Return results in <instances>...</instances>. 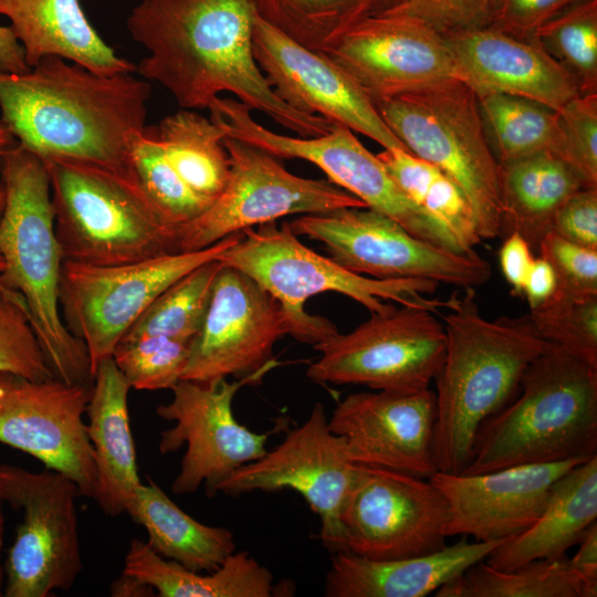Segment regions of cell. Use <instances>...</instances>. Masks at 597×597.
I'll list each match as a JSON object with an SVG mask.
<instances>
[{"instance_id": "ee69618b", "label": "cell", "mask_w": 597, "mask_h": 597, "mask_svg": "<svg viewBox=\"0 0 597 597\" xmlns=\"http://www.w3.org/2000/svg\"><path fill=\"white\" fill-rule=\"evenodd\" d=\"M553 268L557 290L577 297L597 296V250L547 232L537 249Z\"/></svg>"}, {"instance_id": "30bf717a", "label": "cell", "mask_w": 597, "mask_h": 597, "mask_svg": "<svg viewBox=\"0 0 597 597\" xmlns=\"http://www.w3.org/2000/svg\"><path fill=\"white\" fill-rule=\"evenodd\" d=\"M241 238L242 232H237L202 250L116 265L63 261L59 304L67 329L87 349L92 376L160 293L197 266L218 259Z\"/></svg>"}, {"instance_id": "4316f807", "label": "cell", "mask_w": 597, "mask_h": 597, "mask_svg": "<svg viewBox=\"0 0 597 597\" xmlns=\"http://www.w3.org/2000/svg\"><path fill=\"white\" fill-rule=\"evenodd\" d=\"M29 67L54 55L101 75L136 73V64L119 56L97 33L80 0H0Z\"/></svg>"}, {"instance_id": "484cf974", "label": "cell", "mask_w": 597, "mask_h": 597, "mask_svg": "<svg viewBox=\"0 0 597 597\" xmlns=\"http://www.w3.org/2000/svg\"><path fill=\"white\" fill-rule=\"evenodd\" d=\"M130 389L113 357H108L95 370L86 407V429L97 474L94 500L109 516L126 512L142 484L128 412Z\"/></svg>"}, {"instance_id": "ffe728a7", "label": "cell", "mask_w": 597, "mask_h": 597, "mask_svg": "<svg viewBox=\"0 0 597 597\" xmlns=\"http://www.w3.org/2000/svg\"><path fill=\"white\" fill-rule=\"evenodd\" d=\"M252 43L256 64L287 105L344 125L384 149L408 151L365 92L324 53L303 46L260 15L254 23Z\"/></svg>"}, {"instance_id": "ba28073f", "label": "cell", "mask_w": 597, "mask_h": 597, "mask_svg": "<svg viewBox=\"0 0 597 597\" xmlns=\"http://www.w3.org/2000/svg\"><path fill=\"white\" fill-rule=\"evenodd\" d=\"M241 232L242 238L217 260L252 277L284 310L310 327L320 343L339 333L329 320L304 310L305 302L320 293L346 295L371 314H384L394 307L385 301L433 313L447 307V301L426 297L436 292L439 283L421 279L379 280L356 274L304 245L287 222L281 227L275 221L268 222Z\"/></svg>"}, {"instance_id": "277c9868", "label": "cell", "mask_w": 597, "mask_h": 597, "mask_svg": "<svg viewBox=\"0 0 597 597\" xmlns=\"http://www.w3.org/2000/svg\"><path fill=\"white\" fill-rule=\"evenodd\" d=\"M4 207L0 217V284L22 296L55 378L92 386L84 343L66 327L59 304L64 261L54 229L45 163L19 143L0 150Z\"/></svg>"}, {"instance_id": "ac0fdd59", "label": "cell", "mask_w": 597, "mask_h": 597, "mask_svg": "<svg viewBox=\"0 0 597 597\" xmlns=\"http://www.w3.org/2000/svg\"><path fill=\"white\" fill-rule=\"evenodd\" d=\"M255 384L252 378L211 383L181 379L171 388V401L157 407L160 418L175 422L160 432V453L187 446L171 484L174 494L193 493L203 484L207 496H213L226 478L268 451L270 432L250 430L232 410L235 394Z\"/></svg>"}, {"instance_id": "9a60e30c", "label": "cell", "mask_w": 597, "mask_h": 597, "mask_svg": "<svg viewBox=\"0 0 597 597\" xmlns=\"http://www.w3.org/2000/svg\"><path fill=\"white\" fill-rule=\"evenodd\" d=\"M230 176L222 193L195 220L177 228L180 252L206 249L223 238L291 214L324 213L367 205L329 180L289 172L276 157L224 136Z\"/></svg>"}, {"instance_id": "f5cc1de1", "label": "cell", "mask_w": 597, "mask_h": 597, "mask_svg": "<svg viewBox=\"0 0 597 597\" xmlns=\"http://www.w3.org/2000/svg\"><path fill=\"white\" fill-rule=\"evenodd\" d=\"M109 591L114 597H149L155 593L146 583L124 573L111 584Z\"/></svg>"}, {"instance_id": "816d5d0a", "label": "cell", "mask_w": 597, "mask_h": 597, "mask_svg": "<svg viewBox=\"0 0 597 597\" xmlns=\"http://www.w3.org/2000/svg\"><path fill=\"white\" fill-rule=\"evenodd\" d=\"M30 70L24 51L9 25H0V71L25 73Z\"/></svg>"}, {"instance_id": "ab89813d", "label": "cell", "mask_w": 597, "mask_h": 597, "mask_svg": "<svg viewBox=\"0 0 597 597\" xmlns=\"http://www.w3.org/2000/svg\"><path fill=\"white\" fill-rule=\"evenodd\" d=\"M258 11L272 27L317 52L352 23L350 0H258Z\"/></svg>"}, {"instance_id": "836d02e7", "label": "cell", "mask_w": 597, "mask_h": 597, "mask_svg": "<svg viewBox=\"0 0 597 597\" xmlns=\"http://www.w3.org/2000/svg\"><path fill=\"white\" fill-rule=\"evenodd\" d=\"M434 597H579L568 558L536 559L510 570L484 561L441 586Z\"/></svg>"}, {"instance_id": "44dd1931", "label": "cell", "mask_w": 597, "mask_h": 597, "mask_svg": "<svg viewBox=\"0 0 597 597\" xmlns=\"http://www.w3.org/2000/svg\"><path fill=\"white\" fill-rule=\"evenodd\" d=\"M322 53L371 102L455 77L443 36L407 15L362 18L347 25Z\"/></svg>"}, {"instance_id": "6f0895ef", "label": "cell", "mask_w": 597, "mask_h": 597, "mask_svg": "<svg viewBox=\"0 0 597 597\" xmlns=\"http://www.w3.org/2000/svg\"><path fill=\"white\" fill-rule=\"evenodd\" d=\"M3 207H4V189H3V186L0 181V217L2 214V211H3Z\"/></svg>"}, {"instance_id": "f6af8a7d", "label": "cell", "mask_w": 597, "mask_h": 597, "mask_svg": "<svg viewBox=\"0 0 597 597\" xmlns=\"http://www.w3.org/2000/svg\"><path fill=\"white\" fill-rule=\"evenodd\" d=\"M493 1L406 0L386 13L418 19L439 34L447 35L486 27Z\"/></svg>"}, {"instance_id": "7dc6e473", "label": "cell", "mask_w": 597, "mask_h": 597, "mask_svg": "<svg viewBox=\"0 0 597 597\" xmlns=\"http://www.w3.org/2000/svg\"><path fill=\"white\" fill-rule=\"evenodd\" d=\"M551 231L572 243L597 250V188L573 193L556 210Z\"/></svg>"}, {"instance_id": "cb8c5ba5", "label": "cell", "mask_w": 597, "mask_h": 597, "mask_svg": "<svg viewBox=\"0 0 597 597\" xmlns=\"http://www.w3.org/2000/svg\"><path fill=\"white\" fill-rule=\"evenodd\" d=\"M454 76L476 95L507 94L559 111L580 92L574 78L534 40L482 27L442 35Z\"/></svg>"}, {"instance_id": "d6a6232c", "label": "cell", "mask_w": 597, "mask_h": 597, "mask_svg": "<svg viewBox=\"0 0 597 597\" xmlns=\"http://www.w3.org/2000/svg\"><path fill=\"white\" fill-rule=\"evenodd\" d=\"M377 157L419 209L450 230L465 251L474 250L481 239L472 208L449 176L405 149H384Z\"/></svg>"}, {"instance_id": "2e32d148", "label": "cell", "mask_w": 597, "mask_h": 597, "mask_svg": "<svg viewBox=\"0 0 597 597\" xmlns=\"http://www.w3.org/2000/svg\"><path fill=\"white\" fill-rule=\"evenodd\" d=\"M356 471L345 440L331 430L324 406L316 402L307 419L277 447L237 469L219 484L218 492L239 496L294 490L320 516V541L334 554L347 552L341 513Z\"/></svg>"}, {"instance_id": "b9f144b4", "label": "cell", "mask_w": 597, "mask_h": 597, "mask_svg": "<svg viewBox=\"0 0 597 597\" xmlns=\"http://www.w3.org/2000/svg\"><path fill=\"white\" fill-rule=\"evenodd\" d=\"M0 371L32 380L55 378L22 296L0 284Z\"/></svg>"}, {"instance_id": "4dcf8cb0", "label": "cell", "mask_w": 597, "mask_h": 597, "mask_svg": "<svg viewBox=\"0 0 597 597\" xmlns=\"http://www.w3.org/2000/svg\"><path fill=\"white\" fill-rule=\"evenodd\" d=\"M126 513L146 530L157 554L191 570L212 572L237 551L230 530L195 520L150 479L140 484Z\"/></svg>"}, {"instance_id": "7a4b0ae2", "label": "cell", "mask_w": 597, "mask_h": 597, "mask_svg": "<svg viewBox=\"0 0 597 597\" xmlns=\"http://www.w3.org/2000/svg\"><path fill=\"white\" fill-rule=\"evenodd\" d=\"M133 74L101 75L54 55L25 73L0 71V119L43 160L70 158L129 172L130 139L147 126L151 93Z\"/></svg>"}, {"instance_id": "60d3db41", "label": "cell", "mask_w": 597, "mask_h": 597, "mask_svg": "<svg viewBox=\"0 0 597 597\" xmlns=\"http://www.w3.org/2000/svg\"><path fill=\"white\" fill-rule=\"evenodd\" d=\"M190 342L159 335L122 339L112 357L130 388L171 389L181 380Z\"/></svg>"}, {"instance_id": "5bb4252c", "label": "cell", "mask_w": 597, "mask_h": 597, "mask_svg": "<svg viewBox=\"0 0 597 597\" xmlns=\"http://www.w3.org/2000/svg\"><path fill=\"white\" fill-rule=\"evenodd\" d=\"M2 501L22 513L6 562L7 597H46L67 591L83 568L76 498L66 475L1 465Z\"/></svg>"}, {"instance_id": "8fae6325", "label": "cell", "mask_w": 597, "mask_h": 597, "mask_svg": "<svg viewBox=\"0 0 597 597\" xmlns=\"http://www.w3.org/2000/svg\"><path fill=\"white\" fill-rule=\"evenodd\" d=\"M284 335L313 346L321 342L252 277L222 264L181 379L211 383L231 376L259 383L280 365L273 347Z\"/></svg>"}, {"instance_id": "d590c367", "label": "cell", "mask_w": 597, "mask_h": 597, "mask_svg": "<svg viewBox=\"0 0 597 597\" xmlns=\"http://www.w3.org/2000/svg\"><path fill=\"white\" fill-rule=\"evenodd\" d=\"M220 261H208L188 272L163 293L126 331L122 339L167 336L192 341L207 314Z\"/></svg>"}, {"instance_id": "f907efd6", "label": "cell", "mask_w": 597, "mask_h": 597, "mask_svg": "<svg viewBox=\"0 0 597 597\" xmlns=\"http://www.w3.org/2000/svg\"><path fill=\"white\" fill-rule=\"evenodd\" d=\"M556 289L557 280L552 265L544 258L535 256L523 286L530 310L547 301Z\"/></svg>"}, {"instance_id": "8d00e7d4", "label": "cell", "mask_w": 597, "mask_h": 597, "mask_svg": "<svg viewBox=\"0 0 597 597\" xmlns=\"http://www.w3.org/2000/svg\"><path fill=\"white\" fill-rule=\"evenodd\" d=\"M128 170L171 227L178 228L195 220L211 206L192 192L174 170L153 126H146L132 137Z\"/></svg>"}, {"instance_id": "83f0119b", "label": "cell", "mask_w": 597, "mask_h": 597, "mask_svg": "<svg viewBox=\"0 0 597 597\" xmlns=\"http://www.w3.org/2000/svg\"><path fill=\"white\" fill-rule=\"evenodd\" d=\"M597 520V455L575 465L552 485L537 520L501 543L484 562L510 570L536 559L566 557Z\"/></svg>"}, {"instance_id": "52a82bcc", "label": "cell", "mask_w": 597, "mask_h": 597, "mask_svg": "<svg viewBox=\"0 0 597 597\" xmlns=\"http://www.w3.org/2000/svg\"><path fill=\"white\" fill-rule=\"evenodd\" d=\"M371 103L409 153L437 166L461 189L480 239L500 237V164L476 93L458 77H448Z\"/></svg>"}, {"instance_id": "11a10c76", "label": "cell", "mask_w": 597, "mask_h": 597, "mask_svg": "<svg viewBox=\"0 0 597 597\" xmlns=\"http://www.w3.org/2000/svg\"><path fill=\"white\" fill-rule=\"evenodd\" d=\"M15 142L10 130L4 123L0 119V150L12 145Z\"/></svg>"}, {"instance_id": "7bdbcfd3", "label": "cell", "mask_w": 597, "mask_h": 597, "mask_svg": "<svg viewBox=\"0 0 597 597\" xmlns=\"http://www.w3.org/2000/svg\"><path fill=\"white\" fill-rule=\"evenodd\" d=\"M549 153L567 164L586 188H597V93L579 94L557 111Z\"/></svg>"}, {"instance_id": "f35d334b", "label": "cell", "mask_w": 597, "mask_h": 597, "mask_svg": "<svg viewBox=\"0 0 597 597\" xmlns=\"http://www.w3.org/2000/svg\"><path fill=\"white\" fill-rule=\"evenodd\" d=\"M527 315L544 342L597 366V296L577 297L556 289Z\"/></svg>"}, {"instance_id": "680465c9", "label": "cell", "mask_w": 597, "mask_h": 597, "mask_svg": "<svg viewBox=\"0 0 597 597\" xmlns=\"http://www.w3.org/2000/svg\"><path fill=\"white\" fill-rule=\"evenodd\" d=\"M1 502H2V496H1V483H0V522H4L3 515H2V512H1Z\"/></svg>"}, {"instance_id": "9c48e42d", "label": "cell", "mask_w": 597, "mask_h": 597, "mask_svg": "<svg viewBox=\"0 0 597 597\" xmlns=\"http://www.w3.org/2000/svg\"><path fill=\"white\" fill-rule=\"evenodd\" d=\"M210 119L228 137L256 146L279 158H298L321 168L328 180L402 226L417 238L452 252L465 253L453 233L419 209L399 188L377 155L348 127L335 124L316 137L272 132L251 116V108L231 97H217ZM471 252V251H470Z\"/></svg>"}, {"instance_id": "74e56055", "label": "cell", "mask_w": 597, "mask_h": 597, "mask_svg": "<svg viewBox=\"0 0 597 597\" xmlns=\"http://www.w3.org/2000/svg\"><path fill=\"white\" fill-rule=\"evenodd\" d=\"M576 82L580 94L597 93V0H580L533 34Z\"/></svg>"}, {"instance_id": "6da1fadb", "label": "cell", "mask_w": 597, "mask_h": 597, "mask_svg": "<svg viewBox=\"0 0 597 597\" xmlns=\"http://www.w3.org/2000/svg\"><path fill=\"white\" fill-rule=\"evenodd\" d=\"M258 0H140L126 25L148 54L136 65L185 109L208 108L229 92L301 137L326 134L334 123L300 112L270 86L253 55Z\"/></svg>"}, {"instance_id": "603a6c76", "label": "cell", "mask_w": 597, "mask_h": 597, "mask_svg": "<svg viewBox=\"0 0 597 597\" xmlns=\"http://www.w3.org/2000/svg\"><path fill=\"white\" fill-rule=\"evenodd\" d=\"M582 462L522 464L478 474L436 472L429 480L448 503L447 537L494 542L522 533L542 513L554 482Z\"/></svg>"}, {"instance_id": "91938a15", "label": "cell", "mask_w": 597, "mask_h": 597, "mask_svg": "<svg viewBox=\"0 0 597 597\" xmlns=\"http://www.w3.org/2000/svg\"><path fill=\"white\" fill-rule=\"evenodd\" d=\"M2 271H3V260H2V258L0 255V274H1Z\"/></svg>"}, {"instance_id": "9f6ffc18", "label": "cell", "mask_w": 597, "mask_h": 597, "mask_svg": "<svg viewBox=\"0 0 597 597\" xmlns=\"http://www.w3.org/2000/svg\"><path fill=\"white\" fill-rule=\"evenodd\" d=\"M3 533H4L3 522H0V555H1L2 543H3ZM2 575H3V569L0 564V596L2 595Z\"/></svg>"}, {"instance_id": "681fc988", "label": "cell", "mask_w": 597, "mask_h": 597, "mask_svg": "<svg viewBox=\"0 0 597 597\" xmlns=\"http://www.w3.org/2000/svg\"><path fill=\"white\" fill-rule=\"evenodd\" d=\"M568 565L576 578L579 597L597 596V522L590 525Z\"/></svg>"}, {"instance_id": "7c38bea8", "label": "cell", "mask_w": 597, "mask_h": 597, "mask_svg": "<svg viewBox=\"0 0 597 597\" xmlns=\"http://www.w3.org/2000/svg\"><path fill=\"white\" fill-rule=\"evenodd\" d=\"M287 226L294 234L321 242L333 261L359 275L421 279L462 289L481 286L492 275L489 261L474 250L457 253L432 244L370 208L301 214Z\"/></svg>"}, {"instance_id": "c3c4849f", "label": "cell", "mask_w": 597, "mask_h": 597, "mask_svg": "<svg viewBox=\"0 0 597 597\" xmlns=\"http://www.w3.org/2000/svg\"><path fill=\"white\" fill-rule=\"evenodd\" d=\"M534 259L533 250L520 233L512 232L504 237L499 251V262L502 274L512 289V294L523 295V286Z\"/></svg>"}, {"instance_id": "5b68a950", "label": "cell", "mask_w": 597, "mask_h": 597, "mask_svg": "<svg viewBox=\"0 0 597 597\" xmlns=\"http://www.w3.org/2000/svg\"><path fill=\"white\" fill-rule=\"evenodd\" d=\"M517 394L481 426L462 474L597 455V366L547 343Z\"/></svg>"}, {"instance_id": "7402d4cb", "label": "cell", "mask_w": 597, "mask_h": 597, "mask_svg": "<svg viewBox=\"0 0 597 597\" xmlns=\"http://www.w3.org/2000/svg\"><path fill=\"white\" fill-rule=\"evenodd\" d=\"M436 392L377 390L348 395L328 418L353 462L429 479L434 457Z\"/></svg>"}, {"instance_id": "8992f818", "label": "cell", "mask_w": 597, "mask_h": 597, "mask_svg": "<svg viewBox=\"0 0 597 597\" xmlns=\"http://www.w3.org/2000/svg\"><path fill=\"white\" fill-rule=\"evenodd\" d=\"M43 161L64 261L116 265L180 252L177 228L130 172L70 158Z\"/></svg>"}, {"instance_id": "db71d44e", "label": "cell", "mask_w": 597, "mask_h": 597, "mask_svg": "<svg viewBox=\"0 0 597 597\" xmlns=\"http://www.w3.org/2000/svg\"><path fill=\"white\" fill-rule=\"evenodd\" d=\"M352 23L366 17L386 13L406 0H350Z\"/></svg>"}, {"instance_id": "d6986e66", "label": "cell", "mask_w": 597, "mask_h": 597, "mask_svg": "<svg viewBox=\"0 0 597 597\" xmlns=\"http://www.w3.org/2000/svg\"><path fill=\"white\" fill-rule=\"evenodd\" d=\"M91 387L0 371V443L31 454L95 499L97 474L83 421Z\"/></svg>"}, {"instance_id": "3957f363", "label": "cell", "mask_w": 597, "mask_h": 597, "mask_svg": "<svg viewBox=\"0 0 597 597\" xmlns=\"http://www.w3.org/2000/svg\"><path fill=\"white\" fill-rule=\"evenodd\" d=\"M443 316L446 354L434 377L438 471L462 473L481 426L519 392L522 376L546 347L528 315L489 321L473 287L454 292Z\"/></svg>"}, {"instance_id": "e575fe53", "label": "cell", "mask_w": 597, "mask_h": 597, "mask_svg": "<svg viewBox=\"0 0 597 597\" xmlns=\"http://www.w3.org/2000/svg\"><path fill=\"white\" fill-rule=\"evenodd\" d=\"M484 129L499 164L549 151L557 112L507 94L479 95Z\"/></svg>"}, {"instance_id": "f1b7e54d", "label": "cell", "mask_w": 597, "mask_h": 597, "mask_svg": "<svg viewBox=\"0 0 597 597\" xmlns=\"http://www.w3.org/2000/svg\"><path fill=\"white\" fill-rule=\"evenodd\" d=\"M500 178L501 235L520 233L533 252L551 231L556 210L586 188L577 174L549 151L500 164Z\"/></svg>"}, {"instance_id": "1f68e13d", "label": "cell", "mask_w": 597, "mask_h": 597, "mask_svg": "<svg viewBox=\"0 0 597 597\" xmlns=\"http://www.w3.org/2000/svg\"><path fill=\"white\" fill-rule=\"evenodd\" d=\"M153 129L177 175L192 192L212 205L230 176L224 132L210 118L185 108L164 117Z\"/></svg>"}, {"instance_id": "f546056e", "label": "cell", "mask_w": 597, "mask_h": 597, "mask_svg": "<svg viewBox=\"0 0 597 597\" xmlns=\"http://www.w3.org/2000/svg\"><path fill=\"white\" fill-rule=\"evenodd\" d=\"M123 573L146 583L159 597H270L274 593L272 573L244 551H234L217 569L201 574L134 538Z\"/></svg>"}, {"instance_id": "bcb514c9", "label": "cell", "mask_w": 597, "mask_h": 597, "mask_svg": "<svg viewBox=\"0 0 597 597\" xmlns=\"http://www.w3.org/2000/svg\"><path fill=\"white\" fill-rule=\"evenodd\" d=\"M580 0H494L486 27L531 39L552 18Z\"/></svg>"}, {"instance_id": "4fadbf2b", "label": "cell", "mask_w": 597, "mask_h": 597, "mask_svg": "<svg viewBox=\"0 0 597 597\" xmlns=\"http://www.w3.org/2000/svg\"><path fill=\"white\" fill-rule=\"evenodd\" d=\"M313 347L321 353L306 370L314 383L417 392L429 388L442 365L446 331L433 312L401 305Z\"/></svg>"}, {"instance_id": "d4e9b609", "label": "cell", "mask_w": 597, "mask_h": 597, "mask_svg": "<svg viewBox=\"0 0 597 597\" xmlns=\"http://www.w3.org/2000/svg\"><path fill=\"white\" fill-rule=\"evenodd\" d=\"M502 541L469 542L467 536L433 553L396 559H368L334 553L325 576L327 597H426L484 561Z\"/></svg>"}, {"instance_id": "e0dca14e", "label": "cell", "mask_w": 597, "mask_h": 597, "mask_svg": "<svg viewBox=\"0 0 597 597\" xmlns=\"http://www.w3.org/2000/svg\"><path fill=\"white\" fill-rule=\"evenodd\" d=\"M448 520L447 500L429 479L363 464L341 513L347 552L377 561L441 549Z\"/></svg>"}]
</instances>
